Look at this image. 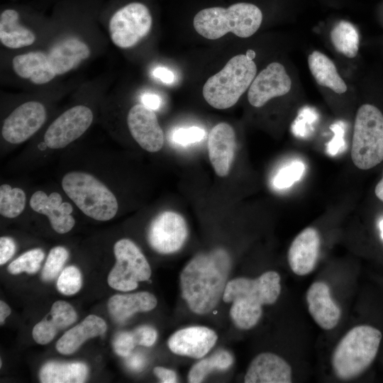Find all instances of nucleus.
<instances>
[{
    "label": "nucleus",
    "instance_id": "nucleus-1",
    "mask_svg": "<svg viewBox=\"0 0 383 383\" xmlns=\"http://www.w3.org/2000/svg\"><path fill=\"white\" fill-rule=\"evenodd\" d=\"M231 268L226 250L217 248L196 255L180 274L182 298L190 310L199 315L214 309L223 298Z\"/></svg>",
    "mask_w": 383,
    "mask_h": 383
},
{
    "label": "nucleus",
    "instance_id": "nucleus-2",
    "mask_svg": "<svg viewBox=\"0 0 383 383\" xmlns=\"http://www.w3.org/2000/svg\"><path fill=\"white\" fill-rule=\"evenodd\" d=\"M280 276L267 271L255 279L238 277L227 282L223 295L225 302H232L230 316L240 329L248 330L260 319L262 306L273 304L281 292Z\"/></svg>",
    "mask_w": 383,
    "mask_h": 383
},
{
    "label": "nucleus",
    "instance_id": "nucleus-3",
    "mask_svg": "<svg viewBox=\"0 0 383 383\" xmlns=\"http://www.w3.org/2000/svg\"><path fill=\"white\" fill-rule=\"evenodd\" d=\"M262 21V13L257 6L240 2L228 8L204 9L194 16L193 26L202 37L216 40L228 33L240 38L250 37L259 29Z\"/></svg>",
    "mask_w": 383,
    "mask_h": 383
},
{
    "label": "nucleus",
    "instance_id": "nucleus-4",
    "mask_svg": "<svg viewBox=\"0 0 383 383\" xmlns=\"http://www.w3.org/2000/svg\"><path fill=\"white\" fill-rule=\"evenodd\" d=\"M382 339L381 332L369 325L353 327L335 348L331 365L340 379L349 380L362 374L374 361Z\"/></svg>",
    "mask_w": 383,
    "mask_h": 383
},
{
    "label": "nucleus",
    "instance_id": "nucleus-5",
    "mask_svg": "<svg viewBox=\"0 0 383 383\" xmlns=\"http://www.w3.org/2000/svg\"><path fill=\"white\" fill-rule=\"evenodd\" d=\"M256 73L257 66L252 59L245 54L237 55L206 80L202 89L203 96L215 109L231 108L249 89Z\"/></svg>",
    "mask_w": 383,
    "mask_h": 383
},
{
    "label": "nucleus",
    "instance_id": "nucleus-6",
    "mask_svg": "<svg viewBox=\"0 0 383 383\" xmlns=\"http://www.w3.org/2000/svg\"><path fill=\"white\" fill-rule=\"evenodd\" d=\"M62 187L77 206L93 219L109 221L118 211L115 195L91 174L79 171L68 172L62 179Z\"/></svg>",
    "mask_w": 383,
    "mask_h": 383
},
{
    "label": "nucleus",
    "instance_id": "nucleus-7",
    "mask_svg": "<svg viewBox=\"0 0 383 383\" xmlns=\"http://www.w3.org/2000/svg\"><path fill=\"white\" fill-rule=\"evenodd\" d=\"M350 155L355 166L363 170L383 161V114L374 105L365 104L357 111Z\"/></svg>",
    "mask_w": 383,
    "mask_h": 383
},
{
    "label": "nucleus",
    "instance_id": "nucleus-8",
    "mask_svg": "<svg viewBox=\"0 0 383 383\" xmlns=\"http://www.w3.org/2000/svg\"><path fill=\"white\" fill-rule=\"evenodd\" d=\"M116 263L108 276L109 285L128 292L138 287L139 282L148 280L151 269L139 248L131 240H118L113 248Z\"/></svg>",
    "mask_w": 383,
    "mask_h": 383
},
{
    "label": "nucleus",
    "instance_id": "nucleus-9",
    "mask_svg": "<svg viewBox=\"0 0 383 383\" xmlns=\"http://www.w3.org/2000/svg\"><path fill=\"white\" fill-rule=\"evenodd\" d=\"M152 18L149 9L132 2L118 9L111 17L109 31L113 44L126 49L137 45L150 31Z\"/></svg>",
    "mask_w": 383,
    "mask_h": 383
},
{
    "label": "nucleus",
    "instance_id": "nucleus-10",
    "mask_svg": "<svg viewBox=\"0 0 383 383\" xmlns=\"http://www.w3.org/2000/svg\"><path fill=\"white\" fill-rule=\"evenodd\" d=\"M188 228L184 217L174 211H165L151 221L148 240L151 248L161 254L178 251L184 244Z\"/></svg>",
    "mask_w": 383,
    "mask_h": 383
},
{
    "label": "nucleus",
    "instance_id": "nucleus-11",
    "mask_svg": "<svg viewBox=\"0 0 383 383\" xmlns=\"http://www.w3.org/2000/svg\"><path fill=\"white\" fill-rule=\"evenodd\" d=\"M92 121L93 113L89 107L73 106L50 125L44 135V142L49 148H63L82 135Z\"/></svg>",
    "mask_w": 383,
    "mask_h": 383
},
{
    "label": "nucleus",
    "instance_id": "nucleus-12",
    "mask_svg": "<svg viewBox=\"0 0 383 383\" xmlns=\"http://www.w3.org/2000/svg\"><path fill=\"white\" fill-rule=\"evenodd\" d=\"M46 119V110L36 101L25 102L16 108L4 120L1 135L11 144L21 143L34 135Z\"/></svg>",
    "mask_w": 383,
    "mask_h": 383
},
{
    "label": "nucleus",
    "instance_id": "nucleus-13",
    "mask_svg": "<svg viewBox=\"0 0 383 383\" xmlns=\"http://www.w3.org/2000/svg\"><path fill=\"white\" fill-rule=\"evenodd\" d=\"M291 87L292 80L285 67L274 62L255 76L248 89V99L250 105L260 108L272 98L287 94Z\"/></svg>",
    "mask_w": 383,
    "mask_h": 383
},
{
    "label": "nucleus",
    "instance_id": "nucleus-14",
    "mask_svg": "<svg viewBox=\"0 0 383 383\" xmlns=\"http://www.w3.org/2000/svg\"><path fill=\"white\" fill-rule=\"evenodd\" d=\"M128 130L137 143L150 152L160 150L164 145V133L153 110L143 104H135L127 116Z\"/></svg>",
    "mask_w": 383,
    "mask_h": 383
},
{
    "label": "nucleus",
    "instance_id": "nucleus-15",
    "mask_svg": "<svg viewBox=\"0 0 383 383\" xmlns=\"http://www.w3.org/2000/svg\"><path fill=\"white\" fill-rule=\"evenodd\" d=\"M208 153L216 174L221 177L227 176L233 165L235 150V133L227 123L216 124L208 136Z\"/></svg>",
    "mask_w": 383,
    "mask_h": 383
},
{
    "label": "nucleus",
    "instance_id": "nucleus-16",
    "mask_svg": "<svg viewBox=\"0 0 383 383\" xmlns=\"http://www.w3.org/2000/svg\"><path fill=\"white\" fill-rule=\"evenodd\" d=\"M218 335L205 326H190L174 333L168 339L170 350L174 354L192 358L204 357L214 346Z\"/></svg>",
    "mask_w": 383,
    "mask_h": 383
},
{
    "label": "nucleus",
    "instance_id": "nucleus-17",
    "mask_svg": "<svg viewBox=\"0 0 383 383\" xmlns=\"http://www.w3.org/2000/svg\"><path fill=\"white\" fill-rule=\"evenodd\" d=\"M321 238L318 231L308 227L293 240L288 250L287 259L292 272L304 276L313 270L318 257Z\"/></svg>",
    "mask_w": 383,
    "mask_h": 383
},
{
    "label": "nucleus",
    "instance_id": "nucleus-18",
    "mask_svg": "<svg viewBox=\"0 0 383 383\" xmlns=\"http://www.w3.org/2000/svg\"><path fill=\"white\" fill-rule=\"evenodd\" d=\"M245 383H290L292 370L282 357L262 353L251 361L244 377Z\"/></svg>",
    "mask_w": 383,
    "mask_h": 383
},
{
    "label": "nucleus",
    "instance_id": "nucleus-19",
    "mask_svg": "<svg viewBox=\"0 0 383 383\" xmlns=\"http://www.w3.org/2000/svg\"><path fill=\"white\" fill-rule=\"evenodd\" d=\"M30 206L35 212L45 215L53 230L58 233L69 232L75 224L72 216V206L68 202H62L57 192L48 196L43 191H37L30 197Z\"/></svg>",
    "mask_w": 383,
    "mask_h": 383
},
{
    "label": "nucleus",
    "instance_id": "nucleus-20",
    "mask_svg": "<svg viewBox=\"0 0 383 383\" xmlns=\"http://www.w3.org/2000/svg\"><path fill=\"white\" fill-rule=\"evenodd\" d=\"M306 297L309 313L321 328L331 330L338 325L341 310L333 300L330 288L325 282H313Z\"/></svg>",
    "mask_w": 383,
    "mask_h": 383
},
{
    "label": "nucleus",
    "instance_id": "nucleus-21",
    "mask_svg": "<svg viewBox=\"0 0 383 383\" xmlns=\"http://www.w3.org/2000/svg\"><path fill=\"white\" fill-rule=\"evenodd\" d=\"M90 54V48L84 42L68 37L53 45L47 56L51 70L56 75H62L76 68Z\"/></svg>",
    "mask_w": 383,
    "mask_h": 383
},
{
    "label": "nucleus",
    "instance_id": "nucleus-22",
    "mask_svg": "<svg viewBox=\"0 0 383 383\" xmlns=\"http://www.w3.org/2000/svg\"><path fill=\"white\" fill-rule=\"evenodd\" d=\"M76 319V311L69 303L62 300L57 301L45 318L34 326L33 338L38 344H48L60 330L68 327Z\"/></svg>",
    "mask_w": 383,
    "mask_h": 383
},
{
    "label": "nucleus",
    "instance_id": "nucleus-23",
    "mask_svg": "<svg viewBox=\"0 0 383 383\" xmlns=\"http://www.w3.org/2000/svg\"><path fill=\"white\" fill-rule=\"evenodd\" d=\"M14 72L23 79H28L35 84H44L52 80L56 74L51 70L47 53L31 51L15 56L12 60Z\"/></svg>",
    "mask_w": 383,
    "mask_h": 383
},
{
    "label": "nucleus",
    "instance_id": "nucleus-24",
    "mask_svg": "<svg viewBox=\"0 0 383 383\" xmlns=\"http://www.w3.org/2000/svg\"><path fill=\"white\" fill-rule=\"evenodd\" d=\"M106 328V323L101 317L89 315L65 333L57 340L56 349L63 355L72 354L87 339L103 335Z\"/></svg>",
    "mask_w": 383,
    "mask_h": 383
},
{
    "label": "nucleus",
    "instance_id": "nucleus-25",
    "mask_svg": "<svg viewBox=\"0 0 383 383\" xmlns=\"http://www.w3.org/2000/svg\"><path fill=\"white\" fill-rule=\"evenodd\" d=\"M157 303L155 296L148 292L115 294L109 299L108 309L116 321L123 323L137 312L152 310Z\"/></svg>",
    "mask_w": 383,
    "mask_h": 383
},
{
    "label": "nucleus",
    "instance_id": "nucleus-26",
    "mask_svg": "<svg viewBox=\"0 0 383 383\" xmlns=\"http://www.w3.org/2000/svg\"><path fill=\"white\" fill-rule=\"evenodd\" d=\"M19 13L15 9H7L0 15V41L8 48L18 49L32 45L35 33L18 22Z\"/></svg>",
    "mask_w": 383,
    "mask_h": 383
},
{
    "label": "nucleus",
    "instance_id": "nucleus-27",
    "mask_svg": "<svg viewBox=\"0 0 383 383\" xmlns=\"http://www.w3.org/2000/svg\"><path fill=\"white\" fill-rule=\"evenodd\" d=\"M308 65L318 84L337 94L347 91V85L338 74L334 62L325 54L318 50L313 51L308 57Z\"/></svg>",
    "mask_w": 383,
    "mask_h": 383
},
{
    "label": "nucleus",
    "instance_id": "nucleus-28",
    "mask_svg": "<svg viewBox=\"0 0 383 383\" xmlns=\"http://www.w3.org/2000/svg\"><path fill=\"white\" fill-rule=\"evenodd\" d=\"M87 373V366L81 362L50 361L43 365L39 376L43 383H82Z\"/></svg>",
    "mask_w": 383,
    "mask_h": 383
},
{
    "label": "nucleus",
    "instance_id": "nucleus-29",
    "mask_svg": "<svg viewBox=\"0 0 383 383\" xmlns=\"http://www.w3.org/2000/svg\"><path fill=\"white\" fill-rule=\"evenodd\" d=\"M331 40L335 49L349 58L355 57L359 50V35L350 22L341 21L331 31Z\"/></svg>",
    "mask_w": 383,
    "mask_h": 383
},
{
    "label": "nucleus",
    "instance_id": "nucleus-30",
    "mask_svg": "<svg viewBox=\"0 0 383 383\" xmlns=\"http://www.w3.org/2000/svg\"><path fill=\"white\" fill-rule=\"evenodd\" d=\"M233 362V357L228 351L217 350L209 357L202 359L191 367L188 373V382H201L211 372L226 370L232 365Z\"/></svg>",
    "mask_w": 383,
    "mask_h": 383
},
{
    "label": "nucleus",
    "instance_id": "nucleus-31",
    "mask_svg": "<svg viewBox=\"0 0 383 383\" xmlns=\"http://www.w3.org/2000/svg\"><path fill=\"white\" fill-rule=\"evenodd\" d=\"M25 192L20 188H12L9 184L0 187V213L6 218H13L19 216L26 206Z\"/></svg>",
    "mask_w": 383,
    "mask_h": 383
},
{
    "label": "nucleus",
    "instance_id": "nucleus-32",
    "mask_svg": "<svg viewBox=\"0 0 383 383\" xmlns=\"http://www.w3.org/2000/svg\"><path fill=\"white\" fill-rule=\"evenodd\" d=\"M45 257L44 252L40 248L30 250L12 261L7 267L9 272L17 274L26 272L29 274L37 272Z\"/></svg>",
    "mask_w": 383,
    "mask_h": 383
},
{
    "label": "nucleus",
    "instance_id": "nucleus-33",
    "mask_svg": "<svg viewBox=\"0 0 383 383\" xmlns=\"http://www.w3.org/2000/svg\"><path fill=\"white\" fill-rule=\"evenodd\" d=\"M68 256V251L64 247L56 246L52 248L42 271L43 280L50 282L56 278L66 262Z\"/></svg>",
    "mask_w": 383,
    "mask_h": 383
},
{
    "label": "nucleus",
    "instance_id": "nucleus-34",
    "mask_svg": "<svg viewBox=\"0 0 383 383\" xmlns=\"http://www.w3.org/2000/svg\"><path fill=\"white\" fill-rule=\"evenodd\" d=\"M82 285V274L74 266L65 267L60 273L57 281L58 291L64 295L70 296L77 293Z\"/></svg>",
    "mask_w": 383,
    "mask_h": 383
},
{
    "label": "nucleus",
    "instance_id": "nucleus-35",
    "mask_svg": "<svg viewBox=\"0 0 383 383\" xmlns=\"http://www.w3.org/2000/svg\"><path fill=\"white\" fill-rule=\"evenodd\" d=\"M304 170V165L300 162H294L282 168L276 174L274 179V184L279 189L290 187L298 181Z\"/></svg>",
    "mask_w": 383,
    "mask_h": 383
},
{
    "label": "nucleus",
    "instance_id": "nucleus-36",
    "mask_svg": "<svg viewBox=\"0 0 383 383\" xmlns=\"http://www.w3.org/2000/svg\"><path fill=\"white\" fill-rule=\"evenodd\" d=\"M205 135L203 128L197 126L180 128L172 134L173 140L177 144L187 145L201 140Z\"/></svg>",
    "mask_w": 383,
    "mask_h": 383
},
{
    "label": "nucleus",
    "instance_id": "nucleus-37",
    "mask_svg": "<svg viewBox=\"0 0 383 383\" xmlns=\"http://www.w3.org/2000/svg\"><path fill=\"white\" fill-rule=\"evenodd\" d=\"M113 348L119 356L126 357L138 345L135 334L133 331H123L118 333L113 340Z\"/></svg>",
    "mask_w": 383,
    "mask_h": 383
},
{
    "label": "nucleus",
    "instance_id": "nucleus-38",
    "mask_svg": "<svg viewBox=\"0 0 383 383\" xmlns=\"http://www.w3.org/2000/svg\"><path fill=\"white\" fill-rule=\"evenodd\" d=\"M138 345L152 346L156 341L157 333L150 326H141L133 331Z\"/></svg>",
    "mask_w": 383,
    "mask_h": 383
},
{
    "label": "nucleus",
    "instance_id": "nucleus-39",
    "mask_svg": "<svg viewBox=\"0 0 383 383\" xmlns=\"http://www.w3.org/2000/svg\"><path fill=\"white\" fill-rule=\"evenodd\" d=\"M16 251V243L10 237H1L0 238V265L8 262Z\"/></svg>",
    "mask_w": 383,
    "mask_h": 383
},
{
    "label": "nucleus",
    "instance_id": "nucleus-40",
    "mask_svg": "<svg viewBox=\"0 0 383 383\" xmlns=\"http://www.w3.org/2000/svg\"><path fill=\"white\" fill-rule=\"evenodd\" d=\"M126 364L130 370L135 372H140L145 366L146 358L141 353H131L126 357Z\"/></svg>",
    "mask_w": 383,
    "mask_h": 383
},
{
    "label": "nucleus",
    "instance_id": "nucleus-41",
    "mask_svg": "<svg viewBox=\"0 0 383 383\" xmlns=\"http://www.w3.org/2000/svg\"><path fill=\"white\" fill-rule=\"evenodd\" d=\"M153 372L162 383H174L177 382L176 373L170 369L163 367H156L154 368Z\"/></svg>",
    "mask_w": 383,
    "mask_h": 383
},
{
    "label": "nucleus",
    "instance_id": "nucleus-42",
    "mask_svg": "<svg viewBox=\"0 0 383 383\" xmlns=\"http://www.w3.org/2000/svg\"><path fill=\"white\" fill-rule=\"evenodd\" d=\"M153 75L166 84H172L174 80V75L172 71L164 67L155 68Z\"/></svg>",
    "mask_w": 383,
    "mask_h": 383
},
{
    "label": "nucleus",
    "instance_id": "nucleus-43",
    "mask_svg": "<svg viewBox=\"0 0 383 383\" xmlns=\"http://www.w3.org/2000/svg\"><path fill=\"white\" fill-rule=\"evenodd\" d=\"M141 101L144 106L152 110L157 109L161 103L160 99L157 94L148 93L142 96Z\"/></svg>",
    "mask_w": 383,
    "mask_h": 383
},
{
    "label": "nucleus",
    "instance_id": "nucleus-44",
    "mask_svg": "<svg viewBox=\"0 0 383 383\" xmlns=\"http://www.w3.org/2000/svg\"><path fill=\"white\" fill-rule=\"evenodd\" d=\"M11 313L10 307L3 301H0V323L2 325L5 319Z\"/></svg>",
    "mask_w": 383,
    "mask_h": 383
},
{
    "label": "nucleus",
    "instance_id": "nucleus-45",
    "mask_svg": "<svg viewBox=\"0 0 383 383\" xmlns=\"http://www.w3.org/2000/svg\"><path fill=\"white\" fill-rule=\"evenodd\" d=\"M374 193L376 196L383 202V173H382V177L381 179L378 182L377 184L375 189H374Z\"/></svg>",
    "mask_w": 383,
    "mask_h": 383
},
{
    "label": "nucleus",
    "instance_id": "nucleus-46",
    "mask_svg": "<svg viewBox=\"0 0 383 383\" xmlns=\"http://www.w3.org/2000/svg\"><path fill=\"white\" fill-rule=\"evenodd\" d=\"M245 55L252 60L255 57V52L252 50H248Z\"/></svg>",
    "mask_w": 383,
    "mask_h": 383
},
{
    "label": "nucleus",
    "instance_id": "nucleus-47",
    "mask_svg": "<svg viewBox=\"0 0 383 383\" xmlns=\"http://www.w3.org/2000/svg\"><path fill=\"white\" fill-rule=\"evenodd\" d=\"M379 227L380 230L381 238L383 239V218L379 221Z\"/></svg>",
    "mask_w": 383,
    "mask_h": 383
}]
</instances>
